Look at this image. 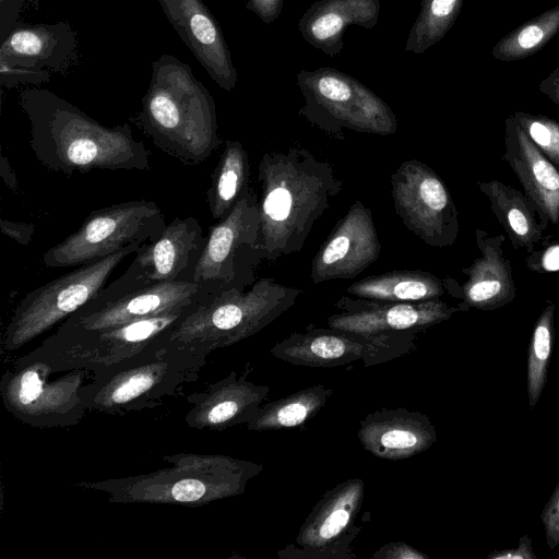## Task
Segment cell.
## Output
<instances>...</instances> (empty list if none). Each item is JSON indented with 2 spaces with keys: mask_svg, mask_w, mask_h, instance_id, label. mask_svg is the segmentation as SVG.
Listing matches in <instances>:
<instances>
[{
  "mask_svg": "<svg viewBox=\"0 0 559 559\" xmlns=\"http://www.w3.org/2000/svg\"><path fill=\"white\" fill-rule=\"evenodd\" d=\"M174 465L146 475L99 483L118 502L202 506L241 495L263 466L223 454H180Z\"/></svg>",
  "mask_w": 559,
  "mask_h": 559,
  "instance_id": "obj_5",
  "label": "cell"
},
{
  "mask_svg": "<svg viewBox=\"0 0 559 559\" xmlns=\"http://www.w3.org/2000/svg\"><path fill=\"white\" fill-rule=\"evenodd\" d=\"M19 105L29 121V145L48 170L67 176L93 170L151 169L150 151L128 123L107 127L45 88H26Z\"/></svg>",
  "mask_w": 559,
  "mask_h": 559,
  "instance_id": "obj_1",
  "label": "cell"
},
{
  "mask_svg": "<svg viewBox=\"0 0 559 559\" xmlns=\"http://www.w3.org/2000/svg\"><path fill=\"white\" fill-rule=\"evenodd\" d=\"M335 307L337 313L326 319L329 328L365 335L425 330L449 320L460 311L441 299L413 302L374 301L348 295Z\"/></svg>",
  "mask_w": 559,
  "mask_h": 559,
  "instance_id": "obj_17",
  "label": "cell"
},
{
  "mask_svg": "<svg viewBox=\"0 0 559 559\" xmlns=\"http://www.w3.org/2000/svg\"><path fill=\"white\" fill-rule=\"evenodd\" d=\"M166 226L164 213L155 202L111 204L88 213L78 230L43 254V263L56 269L91 263L132 243L153 242Z\"/></svg>",
  "mask_w": 559,
  "mask_h": 559,
  "instance_id": "obj_10",
  "label": "cell"
},
{
  "mask_svg": "<svg viewBox=\"0 0 559 559\" xmlns=\"http://www.w3.org/2000/svg\"><path fill=\"white\" fill-rule=\"evenodd\" d=\"M214 295L195 282H146L132 260L126 272L63 321L56 333L99 331L206 304Z\"/></svg>",
  "mask_w": 559,
  "mask_h": 559,
  "instance_id": "obj_7",
  "label": "cell"
},
{
  "mask_svg": "<svg viewBox=\"0 0 559 559\" xmlns=\"http://www.w3.org/2000/svg\"><path fill=\"white\" fill-rule=\"evenodd\" d=\"M35 229L34 223L14 222L3 217L0 219L1 234L25 247L31 243Z\"/></svg>",
  "mask_w": 559,
  "mask_h": 559,
  "instance_id": "obj_37",
  "label": "cell"
},
{
  "mask_svg": "<svg viewBox=\"0 0 559 559\" xmlns=\"http://www.w3.org/2000/svg\"><path fill=\"white\" fill-rule=\"evenodd\" d=\"M205 242L195 217H175L157 240L138 248L133 261L146 282H193Z\"/></svg>",
  "mask_w": 559,
  "mask_h": 559,
  "instance_id": "obj_23",
  "label": "cell"
},
{
  "mask_svg": "<svg viewBox=\"0 0 559 559\" xmlns=\"http://www.w3.org/2000/svg\"><path fill=\"white\" fill-rule=\"evenodd\" d=\"M554 317L555 304L548 300L532 332L526 371V390L531 408L537 404L547 382L554 343Z\"/></svg>",
  "mask_w": 559,
  "mask_h": 559,
  "instance_id": "obj_31",
  "label": "cell"
},
{
  "mask_svg": "<svg viewBox=\"0 0 559 559\" xmlns=\"http://www.w3.org/2000/svg\"><path fill=\"white\" fill-rule=\"evenodd\" d=\"M365 481L343 480L325 491L302 522L295 542L277 552L285 559H352L350 544L361 530L356 519L362 507Z\"/></svg>",
  "mask_w": 559,
  "mask_h": 559,
  "instance_id": "obj_15",
  "label": "cell"
},
{
  "mask_svg": "<svg viewBox=\"0 0 559 559\" xmlns=\"http://www.w3.org/2000/svg\"><path fill=\"white\" fill-rule=\"evenodd\" d=\"M222 145L206 190L209 211L215 221L225 218L250 189V164L246 148L236 140H225Z\"/></svg>",
  "mask_w": 559,
  "mask_h": 559,
  "instance_id": "obj_28",
  "label": "cell"
},
{
  "mask_svg": "<svg viewBox=\"0 0 559 559\" xmlns=\"http://www.w3.org/2000/svg\"><path fill=\"white\" fill-rule=\"evenodd\" d=\"M514 120L537 148L559 169V122L544 115L515 111Z\"/></svg>",
  "mask_w": 559,
  "mask_h": 559,
  "instance_id": "obj_32",
  "label": "cell"
},
{
  "mask_svg": "<svg viewBox=\"0 0 559 559\" xmlns=\"http://www.w3.org/2000/svg\"><path fill=\"white\" fill-rule=\"evenodd\" d=\"M259 231V197L250 188L231 212L209 229L193 282L213 294L249 288L263 261L258 248Z\"/></svg>",
  "mask_w": 559,
  "mask_h": 559,
  "instance_id": "obj_12",
  "label": "cell"
},
{
  "mask_svg": "<svg viewBox=\"0 0 559 559\" xmlns=\"http://www.w3.org/2000/svg\"><path fill=\"white\" fill-rule=\"evenodd\" d=\"M257 181L258 248L266 261L302 250L313 226L343 189L332 165L300 146L264 153Z\"/></svg>",
  "mask_w": 559,
  "mask_h": 559,
  "instance_id": "obj_2",
  "label": "cell"
},
{
  "mask_svg": "<svg viewBox=\"0 0 559 559\" xmlns=\"http://www.w3.org/2000/svg\"><path fill=\"white\" fill-rule=\"evenodd\" d=\"M559 32V4L521 24L492 48L500 61H516L538 52Z\"/></svg>",
  "mask_w": 559,
  "mask_h": 559,
  "instance_id": "obj_30",
  "label": "cell"
},
{
  "mask_svg": "<svg viewBox=\"0 0 559 559\" xmlns=\"http://www.w3.org/2000/svg\"><path fill=\"white\" fill-rule=\"evenodd\" d=\"M417 331L365 335L332 328L307 326L278 341L271 354L295 366L334 368L362 360L372 367L415 350Z\"/></svg>",
  "mask_w": 559,
  "mask_h": 559,
  "instance_id": "obj_13",
  "label": "cell"
},
{
  "mask_svg": "<svg viewBox=\"0 0 559 559\" xmlns=\"http://www.w3.org/2000/svg\"><path fill=\"white\" fill-rule=\"evenodd\" d=\"M332 393L331 388L317 383L280 400L263 403L246 427L253 431L300 427L323 408Z\"/></svg>",
  "mask_w": 559,
  "mask_h": 559,
  "instance_id": "obj_29",
  "label": "cell"
},
{
  "mask_svg": "<svg viewBox=\"0 0 559 559\" xmlns=\"http://www.w3.org/2000/svg\"><path fill=\"white\" fill-rule=\"evenodd\" d=\"M503 158L516 175L544 224H559V169L509 116L504 121Z\"/></svg>",
  "mask_w": 559,
  "mask_h": 559,
  "instance_id": "obj_24",
  "label": "cell"
},
{
  "mask_svg": "<svg viewBox=\"0 0 559 559\" xmlns=\"http://www.w3.org/2000/svg\"><path fill=\"white\" fill-rule=\"evenodd\" d=\"M76 50V39L66 24L33 25L13 29L0 48V60L10 66L61 71Z\"/></svg>",
  "mask_w": 559,
  "mask_h": 559,
  "instance_id": "obj_25",
  "label": "cell"
},
{
  "mask_svg": "<svg viewBox=\"0 0 559 559\" xmlns=\"http://www.w3.org/2000/svg\"><path fill=\"white\" fill-rule=\"evenodd\" d=\"M317 92L316 104H308L305 115L335 139H344L343 129L378 135L396 132L391 110L370 95L356 94L344 80L323 76L317 83Z\"/></svg>",
  "mask_w": 559,
  "mask_h": 559,
  "instance_id": "obj_18",
  "label": "cell"
},
{
  "mask_svg": "<svg viewBox=\"0 0 559 559\" xmlns=\"http://www.w3.org/2000/svg\"><path fill=\"white\" fill-rule=\"evenodd\" d=\"M164 14L199 63L222 88L237 81L219 25L202 0H158Z\"/></svg>",
  "mask_w": 559,
  "mask_h": 559,
  "instance_id": "obj_21",
  "label": "cell"
},
{
  "mask_svg": "<svg viewBox=\"0 0 559 559\" xmlns=\"http://www.w3.org/2000/svg\"><path fill=\"white\" fill-rule=\"evenodd\" d=\"M357 437L373 456L400 461L431 448L437 431L430 418L418 411L382 407L360 420Z\"/></svg>",
  "mask_w": 559,
  "mask_h": 559,
  "instance_id": "obj_22",
  "label": "cell"
},
{
  "mask_svg": "<svg viewBox=\"0 0 559 559\" xmlns=\"http://www.w3.org/2000/svg\"><path fill=\"white\" fill-rule=\"evenodd\" d=\"M559 85V66L546 78L544 79L539 85L538 90L546 95L554 87Z\"/></svg>",
  "mask_w": 559,
  "mask_h": 559,
  "instance_id": "obj_41",
  "label": "cell"
},
{
  "mask_svg": "<svg viewBox=\"0 0 559 559\" xmlns=\"http://www.w3.org/2000/svg\"><path fill=\"white\" fill-rule=\"evenodd\" d=\"M300 294L271 277L245 290L221 292L183 319L169 341L209 355L262 331L292 308Z\"/></svg>",
  "mask_w": 559,
  "mask_h": 559,
  "instance_id": "obj_6",
  "label": "cell"
},
{
  "mask_svg": "<svg viewBox=\"0 0 559 559\" xmlns=\"http://www.w3.org/2000/svg\"><path fill=\"white\" fill-rule=\"evenodd\" d=\"M50 74L47 70L29 69L10 66L0 60L1 85L13 87L19 84H40L48 81Z\"/></svg>",
  "mask_w": 559,
  "mask_h": 559,
  "instance_id": "obj_33",
  "label": "cell"
},
{
  "mask_svg": "<svg viewBox=\"0 0 559 559\" xmlns=\"http://www.w3.org/2000/svg\"><path fill=\"white\" fill-rule=\"evenodd\" d=\"M447 292L444 280L418 270L391 271L354 282L349 296L374 301L413 302L440 299Z\"/></svg>",
  "mask_w": 559,
  "mask_h": 559,
  "instance_id": "obj_27",
  "label": "cell"
},
{
  "mask_svg": "<svg viewBox=\"0 0 559 559\" xmlns=\"http://www.w3.org/2000/svg\"><path fill=\"white\" fill-rule=\"evenodd\" d=\"M487 559H536L533 551L532 540L527 535L520 538L515 548L492 551Z\"/></svg>",
  "mask_w": 559,
  "mask_h": 559,
  "instance_id": "obj_39",
  "label": "cell"
},
{
  "mask_svg": "<svg viewBox=\"0 0 559 559\" xmlns=\"http://www.w3.org/2000/svg\"><path fill=\"white\" fill-rule=\"evenodd\" d=\"M371 559H429L420 550L414 548L405 542H390L376 550Z\"/></svg>",
  "mask_w": 559,
  "mask_h": 559,
  "instance_id": "obj_35",
  "label": "cell"
},
{
  "mask_svg": "<svg viewBox=\"0 0 559 559\" xmlns=\"http://www.w3.org/2000/svg\"><path fill=\"white\" fill-rule=\"evenodd\" d=\"M546 542L550 549L559 545V483L540 514Z\"/></svg>",
  "mask_w": 559,
  "mask_h": 559,
  "instance_id": "obj_34",
  "label": "cell"
},
{
  "mask_svg": "<svg viewBox=\"0 0 559 559\" xmlns=\"http://www.w3.org/2000/svg\"><path fill=\"white\" fill-rule=\"evenodd\" d=\"M475 238L480 255L469 267L463 269L467 280L459 286L455 280L443 278L447 292L462 300L457 305L460 311L471 308L495 310L510 304L516 296L511 263L502 251L504 236H491L476 229Z\"/></svg>",
  "mask_w": 559,
  "mask_h": 559,
  "instance_id": "obj_19",
  "label": "cell"
},
{
  "mask_svg": "<svg viewBox=\"0 0 559 559\" xmlns=\"http://www.w3.org/2000/svg\"><path fill=\"white\" fill-rule=\"evenodd\" d=\"M390 183L395 212L411 233L433 248L456 241L459 213L432 168L418 159L405 160L391 174Z\"/></svg>",
  "mask_w": 559,
  "mask_h": 559,
  "instance_id": "obj_14",
  "label": "cell"
},
{
  "mask_svg": "<svg viewBox=\"0 0 559 559\" xmlns=\"http://www.w3.org/2000/svg\"><path fill=\"white\" fill-rule=\"evenodd\" d=\"M546 96L555 104L559 105V85L554 87Z\"/></svg>",
  "mask_w": 559,
  "mask_h": 559,
  "instance_id": "obj_42",
  "label": "cell"
},
{
  "mask_svg": "<svg viewBox=\"0 0 559 559\" xmlns=\"http://www.w3.org/2000/svg\"><path fill=\"white\" fill-rule=\"evenodd\" d=\"M0 176L8 189L17 192L19 180L16 174L11 166L9 158L3 153L0 157Z\"/></svg>",
  "mask_w": 559,
  "mask_h": 559,
  "instance_id": "obj_40",
  "label": "cell"
},
{
  "mask_svg": "<svg viewBox=\"0 0 559 559\" xmlns=\"http://www.w3.org/2000/svg\"><path fill=\"white\" fill-rule=\"evenodd\" d=\"M477 187L488 199L493 215L503 226L513 248L533 252L543 240L547 225L540 221L528 197L498 180L477 182Z\"/></svg>",
  "mask_w": 559,
  "mask_h": 559,
  "instance_id": "obj_26",
  "label": "cell"
},
{
  "mask_svg": "<svg viewBox=\"0 0 559 559\" xmlns=\"http://www.w3.org/2000/svg\"><path fill=\"white\" fill-rule=\"evenodd\" d=\"M207 354L166 341L97 369L82 389L87 411L126 414L153 408L198 380Z\"/></svg>",
  "mask_w": 559,
  "mask_h": 559,
  "instance_id": "obj_4",
  "label": "cell"
},
{
  "mask_svg": "<svg viewBox=\"0 0 559 559\" xmlns=\"http://www.w3.org/2000/svg\"><path fill=\"white\" fill-rule=\"evenodd\" d=\"M343 20L334 14L328 13L321 15L312 25V34L319 39H326L336 35L343 27Z\"/></svg>",
  "mask_w": 559,
  "mask_h": 559,
  "instance_id": "obj_38",
  "label": "cell"
},
{
  "mask_svg": "<svg viewBox=\"0 0 559 559\" xmlns=\"http://www.w3.org/2000/svg\"><path fill=\"white\" fill-rule=\"evenodd\" d=\"M526 262L531 270L538 273L559 271V243H554L540 252L532 253Z\"/></svg>",
  "mask_w": 559,
  "mask_h": 559,
  "instance_id": "obj_36",
  "label": "cell"
},
{
  "mask_svg": "<svg viewBox=\"0 0 559 559\" xmlns=\"http://www.w3.org/2000/svg\"><path fill=\"white\" fill-rule=\"evenodd\" d=\"M200 306L177 309L99 331L74 334L55 332L17 360L40 361L53 370L83 369L93 372L168 341L174 329Z\"/></svg>",
  "mask_w": 559,
  "mask_h": 559,
  "instance_id": "obj_8",
  "label": "cell"
},
{
  "mask_svg": "<svg viewBox=\"0 0 559 559\" xmlns=\"http://www.w3.org/2000/svg\"><path fill=\"white\" fill-rule=\"evenodd\" d=\"M142 243H132L104 259L82 264L25 294L1 337L2 352H14L61 324L95 297L112 272Z\"/></svg>",
  "mask_w": 559,
  "mask_h": 559,
  "instance_id": "obj_9",
  "label": "cell"
},
{
  "mask_svg": "<svg viewBox=\"0 0 559 559\" xmlns=\"http://www.w3.org/2000/svg\"><path fill=\"white\" fill-rule=\"evenodd\" d=\"M90 371L53 370L40 361H19L0 381L3 404L16 419L36 428H67L87 411L82 389Z\"/></svg>",
  "mask_w": 559,
  "mask_h": 559,
  "instance_id": "obj_11",
  "label": "cell"
},
{
  "mask_svg": "<svg viewBox=\"0 0 559 559\" xmlns=\"http://www.w3.org/2000/svg\"><path fill=\"white\" fill-rule=\"evenodd\" d=\"M152 67L133 122L163 153L188 166L204 163L223 144L212 95L173 56H162Z\"/></svg>",
  "mask_w": 559,
  "mask_h": 559,
  "instance_id": "obj_3",
  "label": "cell"
},
{
  "mask_svg": "<svg viewBox=\"0 0 559 559\" xmlns=\"http://www.w3.org/2000/svg\"><path fill=\"white\" fill-rule=\"evenodd\" d=\"M270 392L235 371L188 397L186 424L198 430L222 431L251 421Z\"/></svg>",
  "mask_w": 559,
  "mask_h": 559,
  "instance_id": "obj_20",
  "label": "cell"
},
{
  "mask_svg": "<svg viewBox=\"0 0 559 559\" xmlns=\"http://www.w3.org/2000/svg\"><path fill=\"white\" fill-rule=\"evenodd\" d=\"M381 248L371 211L356 200L314 254L310 281L354 278L377 261Z\"/></svg>",
  "mask_w": 559,
  "mask_h": 559,
  "instance_id": "obj_16",
  "label": "cell"
}]
</instances>
